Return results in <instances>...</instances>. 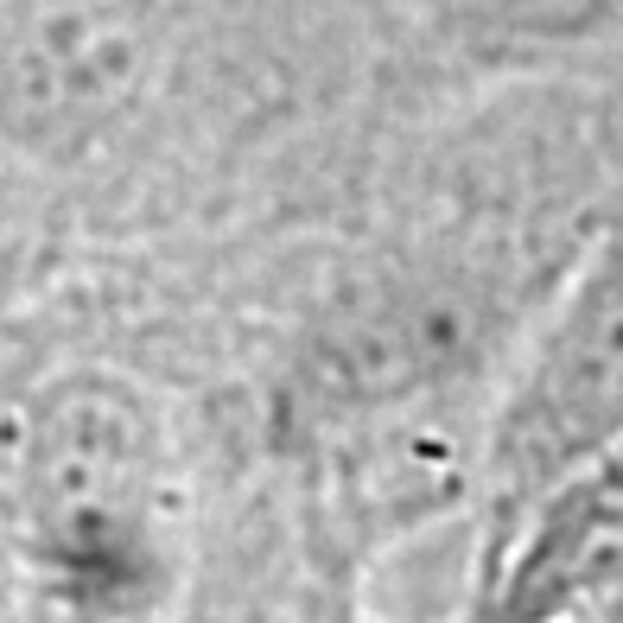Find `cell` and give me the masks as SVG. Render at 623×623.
<instances>
[{
    "label": "cell",
    "mask_w": 623,
    "mask_h": 623,
    "mask_svg": "<svg viewBox=\"0 0 623 623\" xmlns=\"http://www.w3.org/2000/svg\"><path fill=\"white\" fill-rule=\"evenodd\" d=\"M0 503L32 592L64 623H134L179 579L191 535L179 426L115 369H64L13 401Z\"/></svg>",
    "instance_id": "6da1fadb"
},
{
    "label": "cell",
    "mask_w": 623,
    "mask_h": 623,
    "mask_svg": "<svg viewBox=\"0 0 623 623\" xmlns=\"http://www.w3.org/2000/svg\"><path fill=\"white\" fill-rule=\"evenodd\" d=\"M623 426V217L585 235L521 344L496 394L484 477H477V547H490L535 496Z\"/></svg>",
    "instance_id": "7a4b0ae2"
},
{
    "label": "cell",
    "mask_w": 623,
    "mask_h": 623,
    "mask_svg": "<svg viewBox=\"0 0 623 623\" xmlns=\"http://www.w3.org/2000/svg\"><path fill=\"white\" fill-rule=\"evenodd\" d=\"M611 604H623V426L477 547L465 623H592Z\"/></svg>",
    "instance_id": "3957f363"
},
{
    "label": "cell",
    "mask_w": 623,
    "mask_h": 623,
    "mask_svg": "<svg viewBox=\"0 0 623 623\" xmlns=\"http://www.w3.org/2000/svg\"><path fill=\"white\" fill-rule=\"evenodd\" d=\"M426 39L471 77H623V0H426Z\"/></svg>",
    "instance_id": "277c9868"
}]
</instances>
